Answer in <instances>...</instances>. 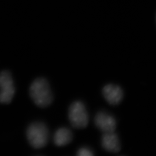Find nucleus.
<instances>
[{
  "label": "nucleus",
  "instance_id": "obj_4",
  "mask_svg": "<svg viewBox=\"0 0 156 156\" xmlns=\"http://www.w3.org/2000/svg\"><path fill=\"white\" fill-rule=\"evenodd\" d=\"M96 126L104 133L114 132L116 127L115 118L105 112H98L94 118Z\"/></svg>",
  "mask_w": 156,
  "mask_h": 156
},
{
  "label": "nucleus",
  "instance_id": "obj_5",
  "mask_svg": "<svg viewBox=\"0 0 156 156\" xmlns=\"http://www.w3.org/2000/svg\"><path fill=\"white\" fill-rule=\"evenodd\" d=\"M102 93L108 102L113 105L119 104L123 99V90L115 84H107L103 88Z\"/></svg>",
  "mask_w": 156,
  "mask_h": 156
},
{
  "label": "nucleus",
  "instance_id": "obj_7",
  "mask_svg": "<svg viewBox=\"0 0 156 156\" xmlns=\"http://www.w3.org/2000/svg\"><path fill=\"white\" fill-rule=\"evenodd\" d=\"M73 138V133L69 129L62 127L58 128L55 133L53 142L57 146H64L72 141Z\"/></svg>",
  "mask_w": 156,
  "mask_h": 156
},
{
  "label": "nucleus",
  "instance_id": "obj_3",
  "mask_svg": "<svg viewBox=\"0 0 156 156\" xmlns=\"http://www.w3.org/2000/svg\"><path fill=\"white\" fill-rule=\"evenodd\" d=\"M68 118L73 127L85 128L89 123V115L83 103L75 101L70 105L68 110Z\"/></svg>",
  "mask_w": 156,
  "mask_h": 156
},
{
  "label": "nucleus",
  "instance_id": "obj_2",
  "mask_svg": "<svg viewBox=\"0 0 156 156\" xmlns=\"http://www.w3.org/2000/svg\"><path fill=\"white\" fill-rule=\"evenodd\" d=\"M26 136L29 144L36 149L45 147L49 141V130L45 123L34 122L27 129Z\"/></svg>",
  "mask_w": 156,
  "mask_h": 156
},
{
  "label": "nucleus",
  "instance_id": "obj_8",
  "mask_svg": "<svg viewBox=\"0 0 156 156\" xmlns=\"http://www.w3.org/2000/svg\"><path fill=\"white\" fill-rule=\"evenodd\" d=\"M16 89L14 83L0 87V103L9 104L12 102L15 94Z\"/></svg>",
  "mask_w": 156,
  "mask_h": 156
},
{
  "label": "nucleus",
  "instance_id": "obj_1",
  "mask_svg": "<svg viewBox=\"0 0 156 156\" xmlns=\"http://www.w3.org/2000/svg\"><path fill=\"white\" fill-rule=\"evenodd\" d=\"M30 95L37 106L46 108L53 100V96L47 80L43 78H37L30 87Z\"/></svg>",
  "mask_w": 156,
  "mask_h": 156
},
{
  "label": "nucleus",
  "instance_id": "obj_9",
  "mask_svg": "<svg viewBox=\"0 0 156 156\" xmlns=\"http://www.w3.org/2000/svg\"><path fill=\"white\" fill-rule=\"evenodd\" d=\"M93 154V151L88 147H81L77 153V155L79 156H92Z\"/></svg>",
  "mask_w": 156,
  "mask_h": 156
},
{
  "label": "nucleus",
  "instance_id": "obj_6",
  "mask_svg": "<svg viewBox=\"0 0 156 156\" xmlns=\"http://www.w3.org/2000/svg\"><path fill=\"white\" fill-rule=\"evenodd\" d=\"M102 147L108 151L116 153L120 150V144L117 135L114 132L104 133L102 137Z\"/></svg>",
  "mask_w": 156,
  "mask_h": 156
}]
</instances>
